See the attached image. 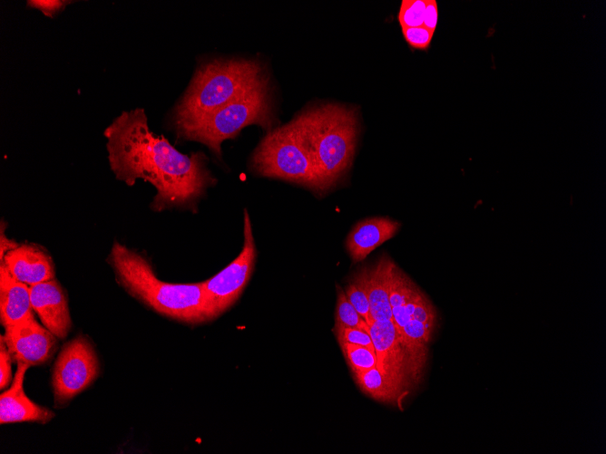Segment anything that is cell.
I'll list each match as a JSON object with an SVG mask.
<instances>
[{
	"instance_id": "1",
	"label": "cell",
	"mask_w": 606,
	"mask_h": 454,
	"mask_svg": "<svg viewBox=\"0 0 606 454\" xmlns=\"http://www.w3.org/2000/svg\"><path fill=\"white\" fill-rule=\"evenodd\" d=\"M104 136L115 177L129 186L142 179L156 188L151 203L154 211L194 210L207 188L216 183L205 154H183L163 136H155L143 109L123 111L105 129Z\"/></svg>"
},
{
	"instance_id": "2",
	"label": "cell",
	"mask_w": 606,
	"mask_h": 454,
	"mask_svg": "<svg viewBox=\"0 0 606 454\" xmlns=\"http://www.w3.org/2000/svg\"><path fill=\"white\" fill-rule=\"evenodd\" d=\"M109 263L117 281L127 293L155 312L191 324L215 319L202 282H163L142 255L118 242L112 245Z\"/></svg>"
},
{
	"instance_id": "3",
	"label": "cell",
	"mask_w": 606,
	"mask_h": 454,
	"mask_svg": "<svg viewBox=\"0 0 606 454\" xmlns=\"http://www.w3.org/2000/svg\"><path fill=\"white\" fill-rule=\"evenodd\" d=\"M269 82L259 60L216 58L197 68L171 113L176 131L189 127L244 92Z\"/></svg>"
},
{
	"instance_id": "4",
	"label": "cell",
	"mask_w": 606,
	"mask_h": 454,
	"mask_svg": "<svg viewBox=\"0 0 606 454\" xmlns=\"http://www.w3.org/2000/svg\"><path fill=\"white\" fill-rule=\"evenodd\" d=\"M316 165L323 192L349 169L356 148L357 117L337 103L312 106L292 121Z\"/></svg>"
},
{
	"instance_id": "5",
	"label": "cell",
	"mask_w": 606,
	"mask_h": 454,
	"mask_svg": "<svg viewBox=\"0 0 606 454\" xmlns=\"http://www.w3.org/2000/svg\"><path fill=\"white\" fill-rule=\"evenodd\" d=\"M275 123L269 82L241 94L201 121L176 131L179 138L206 145L218 157L221 143L244 127L270 130Z\"/></svg>"
},
{
	"instance_id": "6",
	"label": "cell",
	"mask_w": 606,
	"mask_h": 454,
	"mask_svg": "<svg viewBox=\"0 0 606 454\" xmlns=\"http://www.w3.org/2000/svg\"><path fill=\"white\" fill-rule=\"evenodd\" d=\"M250 165L260 176L299 184L317 194L324 193L312 156L292 121L266 134L252 153Z\"/></svg>"
},
{
	"instance_id": "7",
	"label": "cell",
	"mask_w": 606,
	"mask_h": 454,
	"mask_svg": "<svg viewBox=\"0 0 606 454\" xmlns=\"http://www.w3.org/2000/svg\"><path fill=\"white\" fill-rule=\"evenodd\" d=\"M100 362L90 340L79 335L65 343L54 365L52 386L55 406H64L98 377Z\"/></svg>"
},
{
	"instance_id": "8",
	"label": "cell",
	"mask_w": 606,
	"mask_h": 454,
	"mask_svg": "<svg viewBox=\"0 0 606 454\" xmlns=\"http://www.w3.org/2000/svg\"><path fill=\"white\" fill-rule=\"evenodd\" d=\"M243 235L244 243L239 255L220 272L202 282L214 318L236 302L253 271L256 246L250 218L246 209Z\"/></svg>"
},
{
	"instance_id": "9",
	"label": "cell",
	"mask_w": 606,
	"mask_h": 454,
	"mask_svg": "<svg viewBox=\"0 0 606 454\" xmlns=\"http://www.w3.org/2000/svg\"><path fill=\"white\" fill-rule=\"evenodd\" d=\"M2 336L13 360L29 366L45 363L58 347V338L34 316L5 327Z\"/></svg>"
},
{
	"instance_id": "10",
	"label": "cell",
	"mask_w": 606,
	"mask_h": 454,
	"mask_svg": "<svg viewBox=\"0 0 606 454\" xmlns=\"http://www.w3.org/2000/svg\"><path fill=\"white\" fill-rule=\"evenodd\" d=\"M368 326L376 357V368L409 392L414 385L409 375L406 353L394 322L372 321Z\"/></svg>"
},
{
	"instance_id": "11",
	"label": "cell",
	"mask_w": 606,
	"mask_h": 454,
	"mask_svg": "<svg viewBox=\"0 0 606 454\" xmlns=\"http://www.w3.org/2000/svg\"><path fill=\"white\" fill-rule=\"evenodd\" d=\"M31 304L42 324L58 339L67 336L72 327L66 294L55 279L29 286Z\"/></svg>"
},
{
	"instance_id": "12",
	"label": "cell",
	"mask_w": 606,
	"mask_h": 454,
	"mask_svg": "<svg viewBox=\"0 0 606 454\" xmlns=\"http://www.w3.org/2000/svg\"><path fill=\"white\" fill-rule=\"evenodd\" d=\"M30 366L17 362V369L9 389L0 395V422H37L45 424L51 421L55 414L53 411L31 401L24 391V379Z\"/></svg>"
},
{
	"instance_id": "13",
	"label": "cell",
	"mask_w": 606,
	"mask_h": 454,
	"mask_svg": "<svg viewBox=\"0 0 606 454\" xmlns=\"http://www.w3.org/2000/svg\"><path fill=\"white\" fill-rule=\"evenodd\" d=\"M0 263L20 282L30 286L55 278L50 255L34 244L18 245L7 252Z\"/></svg>"
},
{
	"instance_id": "14",
	"label": "cell",
	"mask_w": 606,
	"mask_h": 454,
	"mask_svg": "<svg viewBox=\"0 0 606 454\" xmlns=\"http://www.w3.org/2000/svg\"><path fill=\"white\" fill-rule=\"evenodd\" d=\"M399 228L400 223L388 217H370L357 222L346 241L353 262L364 260L374 249L392 238Z\"/></svg>"
},
{
	"instance_id": "15",
	"label": "cell",
	"mask_w": 606,
	"mask_h": 454,
	"mask_svg": "<svg viewBox=\"0 0 606 454\" xmlns=\"http://www.w3.org/2000/svg\"><path fill=\"white\" fill-rule=\"evenodd\" d=\"M29 286L0 263V320L8 327L34 316Z\"/></svg>"
},
{
	"instance_id": "16",
	"label": "cell",
	"mask_w": 606,
	"mask_h": 454,
	"mask_svg": "<svg viewBox=\"0 0 606 454\" xmlns=\"http://www.w3.org/2000/svg\"><path fill=\"white\" fill-rule=\"evenodd\" d=\"M394 264L388 256L384 255L369 267L368 300L372 321H393L389 290Z\"/></svg>"
},
{
	"instance_id": "17",
	"label": "cell",
	"mask_w": 606,
	"mask_h": 454,
	"mask_svg": "<svg viewBox=\"0 0 606 454\" xmlns=\"http://www.w3.org/2000/svg\"><path fill=\"white\" fill-rule=\"evenodd\" d=\"M353 375L360 390L377 401L401 408V401L408 394L376 367Z\"/></svg>"
},
{
	"instance_id": "18",
	"label": "cell",
	"mask_w": 606,
	"mask_h": 454,
	"mask_svg": "<svg viewBox=\"0 0 606 454\" xmlns=\"http://www.w3.org/2000/svg\"><path fill=\"white\" fill-rule=\"evenodd\" d=\"M369 267L356 272L346 288V295L357 313L368 324L372 322L368 300Z\"/></svg>"
},
{
	"instance_id": "19",
	"label": "cell",
	"mask_w": 606,
	"mask_h": 454,
	"mask_svg": "<svg viewBox=\"0 0 606 454\" xmlns=\"http://www.w3.org/2000/svg\"><path fill=\"white\" fill-rule=\"evenodd\" d=\"M336 323L337 326L361 329L369 333V326L348 301L346 293L337 286Z\"/></svg>"
},
{
	"instance_id": "20",
	"label": "cell",
	"mask_w": 606,
	"mask_h": 454,
	"mask_svg": "<svg viewBox=\"0 0 606 454\" xmlns=\"http://www.w3.org/2000/svg\"><path fill=\"white\" fill-rule=\"evenodd\" d=\"M339 345L353 374L376 367L375 352L364 346L346 343H339Z\"/></svg>"
},
{
	"instance_id": "21",
	"label": "cell",
	"mask_w": 606,
	"mask_h": 454,
	"mask_svg": "<svg viewBox=\"0 0 606 454\" xmlns=\"http://www.w3.org/2000/svg\"><path fill=\"white\" fill-rule=\"evenodd\" d=\"M426 0H403L397 19L402 29L422 26Z\"/></svg>"
},
{
	"instance_id": "22",
	"label": "cell",
	"mask_w": 606,
	"mask_h": 454,
	"mask_svg": "<svg viewBox=\"0 0 606 454\" xmlns=\"http://www.w3.org/2000/svg\"><path fill=\"white\" fill-rule=\"evenodd\" d=\"M334 333L337 342L355 345H360L375 352V347L370 334L361 329L337 326L334 327Z\"/></svg>"
},
{
	"instance_id": "23",
	"label": "cell",
	"mask_w": 606,
	"mask_h": 454,
	"mask_svg": "<svg viewBox=\"0 0 606 454\" xmlns=\"http://www.w3.org/2000/svg\"><path fill=\"white\" fill-rule=\"evenodd\" d=\"M406 42L413 48L425 50L429 47L434 33L425 26L402 29Z\"/></svg>"
},
{
	"instance_id": "24",
	"label": "cell",
	"mask_w": 606,
	"mask_h": 454,
	"mask_svg": "<svg viewBox=\"0 0 606 454\" xmlns=\"http://www.w3.org/2000/svg\"><path fill=\"white\" fill-rule=\"evenodd\" d=\"M12 355L5 343L3 336L0 338V389L3 390L10 384L12 376Z\"/></svg>"
},
{
	"instance_id": "25",
	"label": "cell",
	"mask_w": 606,
	"mask_h": 454,
	"mask_svg": "<svg viewBox=\"0 0 606 454\" xmlns=\"http://www.w3.org/2000/svg\"><path fill=\"white\" fill-rule=\"evenodd\" d=\"M28 5L37 8L47 16H53L64 8L67 2L64 1H28Z\"/></svg>"
},
{
	"instance_id": "26",
	"label": "cell",
	"mask_w": 606,
	"mask_h": 454,
	"mask_svg": "<svg viewBox=\"0 0 606 454\" xmlns=\"http://www.w3.org/2000/svg\"><path fill=\"white\" fill-rule=\"evenodd\" d=\"M438 19V8L435 0H426L423 26L435 33Z\"/></svg>"
},
{
	"instance_id": "27",
	"label": "cell",
	"mask_w": 606,
	"mask_h": 454,
	"mask_svg": "<svg viewBox=\"0 0 606 454\" xmlns=\"http://www.w3.org/2000/svg\"><path fill=\"white\" fill-rule=\"evenodd\" d=\"M4 226L3 222L1 224V239H0V258L2 259L5 255L9 252L10 250L15 248L18 244H16L15 241L9 239L4 233Z\"/></svg>"
}]
</instances>
